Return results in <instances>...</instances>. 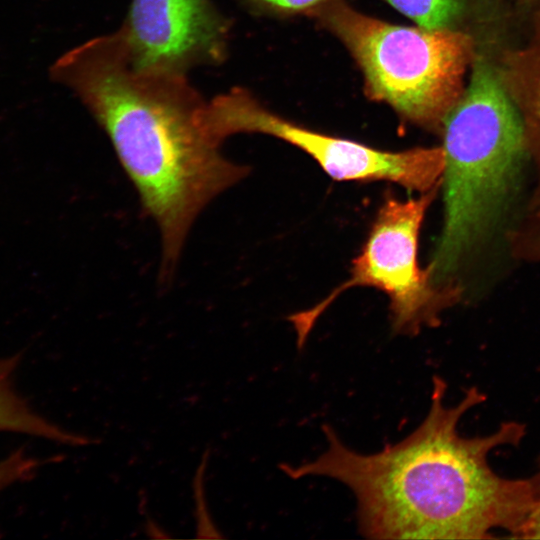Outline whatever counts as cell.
<instances>
[{"label": "cell", "instance_id": "obj_1", "mask_svg": "<svg viewBox=\"0 0 540 540\" xmlns=\"http://www.w3.org/2000/svg\"><path fill=\"white\" fill-rule=\"evenodd\" d=\"M446 390L445 381L434 376L425 419L377 453L351 450L324 425L325 452L280 468L292 479L325 476L345 484L356 497L359 530L367 538L487 539L502 531L521 539L534 503L530 480L499 475L489 455L519 444L525 426L506 421L489 434L463 436L462 417L485 396L472 387L448 406Z\"/></svg>", "mask_w": 540, "mask_h": 540}, {"label": "cell", "instance_id": "obj_2", "mask_svg": "<svg viewBox=\"0 0 540 540\" xmlns=\"http://www.w3.org/2000/svg\"><path fill=\"white\" fill-rule=\"evenodd\" d=\"M51 76L107 134L142 211L160 231L159 277L167 280L198 215L249 167L221 153L204 121L208 100L187 74L134 67L117 31L63 54Z\"/></svg>", "mask_w": 540, "mask_h": 540}, {"label": "cell", "instance_id": "obj_3", "mask_svg": "<svg viewBox=\"0 0 540 540\" xmlns=\"http://www.w3.org/2000/svg\"><path fill=\"white\" fill-rule=\"evenodd\" d=\"M441 132L443 225L426 268L437 286H463L460 273L504 223L528 155L518 110L484 64L475 66Z\"/></svg>", "mask_w": 540, "mask_h": 540}, {"label": "cell", "instance_id": "obj_4", "mask_svg": "<svg viewBox=\"0 0 540 540\" xmlns=\"http://www.w3.org/2000/svg\"><path fill=\"white\" fill-rule=\"evenodd\" d=\"M335 36L360 68L366 95L391 107L405 122L441 132L463 93L472 42L453 29L392 24L344 0L307 14Z\"/></svg>", "mask_w": 540, "mask_h": 540}, {"label": "cell", "instance_id": "obj_5", "mask_svg": "<svg viewBox=\"0 0 540 540\" xmlns=\"http://www.w3.org/2000/svg\"><path fill=\"white\" fill-rule=\"evenodd\" d=\"M440 187L400 200L386 195L367 239L352 261L350 277L310 309L288 317L301 348L325 310L352 287H373L387 295L395 333L414 335L439 324L441 314L462 300L464 287L437 286L418 261L426 211Z\"/></svg>", "mask_w": 540, "mask_h": 540}, {"label": "cell", "instance_id": "obj_6", "mask_svg": "<svg viewBox=\"0 0 540 540\" xmlns=\"http://www.w3.org/2000/svg\"><path fill=\"white\" fill-rule=\"evenodd\" d=\"M204 118L209 133L220 144L238 133L273 136L308 154L336 181H389L418 193L441 186V146L386 151L325 134L272 112L245 88L234 87L209 100Z\"/></svg>", "mask_w": 540, "mask_h": 540}, {"label": "cell", "instance_id": "obj_7", "mask_svg": "<svg viewBox=\"0 0 540 540\" xmlns=\"http://www.w3.org/2000/svg\"><path fill=\"white\" fill-rule=\"evenodd\" d=\"M230 30L212 0H131L117 33L134 67L188 74L227 59Z\"/></svg>", "mask_w": 540, "mask_h": 540}, {"label": "cell", "instance_id": "obj_8", "mask_svg": "<svg viewBox=\"0 0 540 540\" xmlns=\"http://www.w3.org/2000/svg\"><path fill=\"white\" fill-rule=\"evenodd\" d=\"M19 356L0 358V431L27 434L68 444L73 433L35 412L20 396L14 384ZM38 460L18 450L0 461V494L27 480L38 467Z\"/></svg>", "mask_w": 540, "mask_h": 540}, {"label": "cell", "instance_id": "obj_9", "mask_svg": "<svg viewBox=\"0 0 540 540\" xmlns=\"http://www.w3.org/2000/svg\"><path fill=\"white\" fill-rule=\"evenodd\" d=\"M507 83L515 97L535 184L525 213L540 214V39L517 54L508 66Z\"/></svg>", "mask_w": 540, "mask_h": 540}, {"label": "cell", "instance_id": "obj_10", "mask_svg": "<svg viewBox=\"0 0 540 540\" xmlns=\"http://www.w3.org/2000/svg\"><path fill=\"white\" fill-rule=\"evenodd\" d=\"M426 29H451L464 0H383Z\"/></svg>", "mask_w": 540, "mask_h": 540}, {"label": "cell", "instance_id": "obj_11", "mask_svg": "<svg viewBox=\"0 0 540 540\" xmlns=\"http://www.w3.org/2000/svg\"><path fill=\"white\" fill-rule=\"evenodd\" d=\"M506 243L512 258L540 264V214L525 213L508 231Z\"/></svg>", "mask_w": 540, "mask_h": 540}, {"label": "cell", "instance_id": "obj_12", "mask_svg": "<svg viewBox=\"0 0 540 540\" xmlns=\"http://www.w3.org/2000/svg\"><path fill=\"white\" fill-rule=\"evenodd\" d=\"M259 14L291 16L307 14L330 0H241Z\"/></svg>", "mask_w": 540, "mask_h": 540}, {"label": "cell", "instance_id": "obj_13", "mask_svg": "<svg viewBox=\"0 0 540 540\" xmlns=\"http://www.w3.org/2000/svg\"><path fill=\"white\" fill-rule=\"evenodd\" d=\"M533 493V509L522 539H540V455L534 474L529 477Z\"/></svg>", "mask_w": 540, "mask_h": 540}]
</instances>
